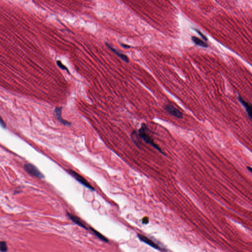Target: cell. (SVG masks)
<instances>
[{
	"mask_svg": "<svg viewBox=\"0 0 252 252\" xmlns=\"http://www.w3.org/2000/svg\"><path fill=\"white\" fill-rule=\"evenodd\" d=\"M247 168L249 170V171L252 173V168L250 167H247Z\"/></svg>",
	"mask_w": 252,
	"mask_h": 252,
	"instance_id": "obj_18",
	"label": "cell"
},
{
	"mask_svg": "<svg viewBox=\"0 0 252 252\" xmlns=\"http://www.w3.org/2000/svg\"><path fill=\"white\" fill-rule=\"evenodd\" d=\"M24 169L26 171L27 173H28L33 176L39 178L40 179H42L44 178V175H43V174L33 164L29 163L25 164Z\"/></svg>",
	"mask_w": 252,
	"mask_h": 252,
	"instance_id": "obj_2",
	"label": "cell"
},
{
	"mask_svg": "<svg viewBox=\"0 0 252 252\" xmlns=\"http://www.w3.org/2000/svg\"><path fill=\"white\" fill-rule=\"evenodd\" d=\"M66 215L71 219V221L73 222L75 224L80 226V227L83 228L84 229H86V230L88 229L86 226L82 222V220L80 219L79 218L68 212H66Z\"/></svg>",
	"mask_w": 252,
	"mask_h": 252,
	"instance_id": "obj_6",
	"label": "cell"
},
{
	"mask_svg": "<svg viewBox=\"0 0 252 252\" xmlns=\"http://www.w3.org/2000/svg\"><path fill=\"white\" fill-rule=\"evenodd\" d=\"M164 109L173 116L177 118H182L183 113L178 109L171 105H167L164 106Z\"/></svg>",
	"mask_w": 252,
	"mask_h": 252,
	"instance_id": "obj_4",
	"label": "cell"
},
{
	"mask_svg": "<svg viewBox=\"0 0 252 252\" xmlns=\"http://www.w3.org/2000/svg\"><path fill=\"white\" fill-rule=\"evenodd\" d=\"M1 126L4 128H5L6 127V124L5 123L4 120H3L2 118H1Z\"/></svg>",
	"mask_w": 252,
	"mask_h": 252,
	"instance_id": "obj_16",
	"label": "cell"
},
{
	"mask_svg": "<svg viewBox=\"0 0 252 252\" xmlns=\"http://www.w3.org/2000/svg\"><path fill=\"white\" fill-rule=\"evenodd\" d=\"M192 40L195 42V44L196 45H199V46H200L203 47H207L208 46L207 44H206L205 42H204L203 40L199 39V38H198L196 36H192Z\"/></svg>",
	"mask_w": 252,
	"mask_h": 252,
	"instance_id": "obj_11",
	"label": "cell"
},
{
	"mask_svg": "<svg viewBox=\"0 0 252 252\" xmlns=\"http://www.w3.org/2000/svg\"><path fill=\"white\" fill-rule=\"evenodd\" d=\"M69 173H70V174L71 175V176L72 177H74L77 181L80 182L82 185H83L85 187L87 188L90 190H95V189L93 188V186H92L89 183V182L84 178V177H82L80 174H78L77 173H76L75 171L73 170H72V169H69Z\"/></svg>",
	"mask_w": 252,
	"mask_h": 252,
	"instance_id": "obj_3",
	"label": "cell"
},
{
	"mask_svg": "<svg viewBox=\"0 0 252 252\" xmlns=\"http://www.w3.org/2000/svg\"><path fill=\"white\" fill-rule=\"evenodd\" d=\"M121 46H122L123 47L125 48H130L131 47V46H129V45H127V44H121Z\"/></svg>",
	"mask_w": 252,
	"mask_h": 252,
	"instance_id": "obj_17",
	"label": "cell"
},
{
	"mask_svg": "<svg viewBox=\"0 0 252 252\" xmlns=\"http://www.w3.org/2000/svg\"><path fill=\"white\" fill-rule=\"evenodd\" d=\"M238 99L240 102L241 103V104L245 108L246 111L248 114L249 117L252 120V106L250 105L248 102H246L244 100H243L241 97L239 96Z\"/></svg>",
	"mask_w": 252,
	"mask_h": 252,
	"instance_id": "obj_8",
	"label": "cell"
},
{
	"mask_svg": "<svg viewBox=\"0 0 252 252\" xmlns=\"http://www.w3.org/2000/svg\"><path fill=\"white\" fill-rule=\"evenodd\" d=\"M150 130L148 128L145 124H142L140 128L138 130V135L139 137L142 138V139L146 142V143L150 144L151 146H153L154 148L156 149L158 151H159L160 153L164 154V153L161 150L160 148L158 146L156 143H155L152 137L150 135Z\"/></svg>",
	"mask_w": 252,
	"mask_h": 252,
	"instance_id": "obj_1",
	"label": "cell"
},
{
	"mask_svg": "<svg viewBox=\"0 0 252 252\" xmlns=\"http://www.w3.org/2000/svg\"><path fill=\"white\" fill-rule=\"evenodd\" d=\"M56 63H57L58 66H59L61 69H62L63 70H64V71H66L69 73H70V71H69L68 68L66 66H65L61 61L58 60L56 62Z\"/></svg>",
	"mask_w": 252,
	"mask_h": 252,
	"instance_id": "obj_12",
	"label": "cell"
},
{
	"mask_svg": "<svg viewBox=\"0 0 252 252\" xmlns=\"http://www.w3.org/2000/svg\"><path fill=\"white\" fill-rule=\"evenodd\" d=\"M149 222V219L148 217H144L142 219V223L144 224H147Z\"/></svg>",
	"mask_w": 252,
	"mask_h": 252,
	"instance_id": "obj_15",
	"label": "cell"
},
{
	"mask_svg": "<svg viewBox=\"0 0 252 252\" xmlns=\"http://www.w3.org/2000/svg\"><path fill=\"white\" fill-rule=\"evenodd\" d=\"M62 107H56L55 109V113L58 121L62 124L65 125H70L71 123L63 119L62 117Z\"/></svg>",
	"mask_w": 252,
	"mask_h": 252,
	"instance_id": "obj_7",
	"label": "cell"
},
{
	"mask_svg": "<svg viewBox=\"0 0 252 252\" xmlns=\"http://www.w3.org/2000/svg\"><path fill=\"white\" fill-rule=\"evenodd\" d=\"M0 251L1 252H6L8 251V247L7 244L4 241H1L0 242Z\"/></svg>",
	"mask_w": 252,
	"mask_h": 252,
	"instance_id": "obj_13",
	"label": "cell"
},
{
	"mask_svg": "<svg viewBox=\"0 0 252 252\" xmlns=\"http://www.w3.org/2000/svg\"><path fill=\"white\" fill-rule=\"evenodd\" d=\"M89 229L91 230H92V231L94 233V235H95L97 237V238H99V239H101V240H102L103 242H106V243L108 242V240L107 239L104 235H103L100 232H99V231H97V230H95L94 228L91 227V226H89Z\"/></svg>",
	"mask_w": 252,
	"mask_h": 252,
	"instance_id": "obj_10",
	"label": "cell"
},
{
	"mask_svg": "<svg viewBox=\"0 0 252 252\" xmlns=\"http://www.w3.org/2000/svg\"><path fill=\"white\" fill-rule=\"evenodd\" d=\"M195 31L197 32V33H198L199 34V35H200V36L202 37V38L204 40H207V38H206V37L205 35H204V34H202V33H201L200 31H199V30H195Z\"/></svg>",
	"mask_w": 252,
	"mask_h": 252,
	"instance_id": "obj_14",
	"label": "cell"
},
{
	"mask_svg": "<svg viewBox=\"0 0 252 252\" xmlns=\"http://www.w3.org/2000/svg\"><path fill=\"white\" fill-rule=\"evenodd\" d=\"M137 236H138V237L139 238V239H140L142 241L144 242L145 243L147 244V245H148L149 246H150L151 247L154 248L155 249L158 250H162V249L160 248L157 244L155 243V242H154L153 241H152L150 239H149L148 238L146 237V236L142 235H140V234L138 235Z\"/></svg>",
	"mask_w": 252,
	"mask_h": 252,
	"instance_id": "obj_5",
	"label": "cell"
},
{
	"mask_svg": "<svg viewBox=\"0 0 252 252\" xmlns=\"http://www.w3.org/2000/svg\"><path fill=\"white\" fill-rule=\"evenodd\" d=\"M106 45L107 46V47L108 48L110 49L114 53H115V54L118 56L120 58H121L123 61L124 62L127 63H128L129 62V60H128V58L126 55H125V54H123L122 53H121L119 52L118 50H117L116 49L113 48L110 44H108V43H106Z\"/></svg>",
	"mask_w": 252,
	"mask_h": 252,
	"instance_id": "obj_9",
	"label": "cell"
}]
</instances>
